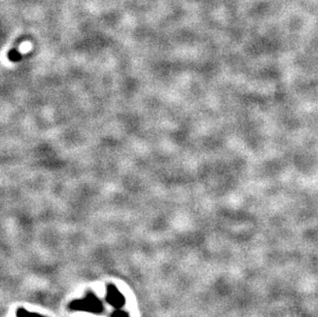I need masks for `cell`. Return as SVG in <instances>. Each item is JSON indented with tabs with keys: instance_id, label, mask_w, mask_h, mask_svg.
Listing matches in <instances>:
<instances>
[{
	"instance_id": "6da1fadb",
	"label": "cell",
	"mask_w": 318,
	"mask_h": 317,
	"mask_svg": "<svg viewBox=\"0 0 318 317\" xmlns=\"http://www.w3.org/2000/svg\"><path fill=\"white\" fill-rule=\"evenodd\" d=\"M108 301L114 305H122L125 300L121 296V294L115 288H110L108 291Z\"/></svg>"
},
{
	"instance_id": "7a4b0ae2",
	"label": "cell",
	"mask_w": 318,
	"mask_h": 317,
	"mask_svg": "<svg viewBox=\"0 0 318 317\" xmlns=\"http://www.w3.org/2000/svg\"><path fill=\"white\" fill-rule=\"evenodd\" d=\"M18 315H19V317H42V316H39V315H37V314L28 313L27 311H24V310L19 311Z\"/></svg>"
},
{
	"instance_id": "3957f363",
	"label": "cell",
	"mask_w": 318,
	"mask_h": 317,
	"mask_svg": "<svg viewBox=\"0 0 318 317\" xmlns=\"http://www.w3.org/2000/svg\"><path fill=\"white\" fill-rule=\"evenodd\" d=\"M116 314V313H115ZM115 317H128L127 316L125 313H117L116 315H115Z\"/></svg>"
}]
</instances>
